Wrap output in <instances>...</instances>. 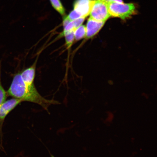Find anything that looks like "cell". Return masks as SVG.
I'll return each mask as SVG.
<instances>
[{"label":"cell","mask_w":157,"mask_h":157,"mask_svg":"<svg viewBox=\"0 0 157 157\" xmlns=\"http://www.w3.org/2000/svg\"><path fill=\"white\" fill-rule=\"evenodd\" d=\"M7 94L21 101L30 102L38 104L48 112V108L52 105H58L59 102L54 100L45 99L38 93L34 84H27L23 81L21 74H17L13 77L12 83Z\"/></svg>","instance_id":"cell-1"},{"label":"cell","mask_w":157,"mask_h":157,"mask_svg":"<svg viewBox=\"0 0 157 157\" xmlns=\"http://www.w3.org/2000/svg\"><path fill=\"white\" fill-rule=\"evenodd\" d=\"M21 102V100L15 98L5 101L0 108V119H4L8 114Z\"/></svg>","instance_id":"cell-6"},{"label":"cell","mask_w":157,"mask_h":157,"mask_svg":"<svg viewBox=\"0 0 157 157\" xmlns=\"http://www.w3.org/2000/svg\"><path fill=\"white\" fill-rule=\"evenodd\" d=\"M7 98V93L2 86V85L1 78V72H0V108L2 104L6 101Z\"/></svg>","instance_id":"cell-11"},{"label":"cell","mask_w":157,"mask_h":157,"mask_svg":"<svg viewBox=\"0 0 157 157\" xmlns=\"http://www.w3.org/2000/svg\"><path fill=\"white\" fill-rule=\"evenodd\" d=\"M107 3L111 17H119L124 20L136 14V8L134 4L116 2Z\"/></svg>","instance_id":"cell-2"},{"label":"cell","mask_w":157,"mask_h":157,"mask_svg":"<svg viewBox=\"0 0 157 157\" xmlns=\"http://www.w3.org/2000/svg\"><path fill=\"white\" fill-rule=\"evenodd\" d=\"M68 18L71 21H73L75 20L80 18L82 17V15L78 12L74 10L70 13L67 16Z\"/></svg>","instance_id":"cell-12"},{"label":"cell","mask_w":157,"mask_h":157,"mask_svg":"<svg viewBox=\"0 0 157 157\" xmlns=\"http://www.w3.org/2000/svg\"><path fill=\"white\" fill-rule=\"evenodd\" d=\"M86 28L85 25H81L78 28L75 29V40L79 41L84 38H86Z\"/></svg>","instance_id":"cell-8"},{"label":"cell","mask_w":157,"mask_h":157,"mask_svg":"<svg viewBox=\"0 0 157 157\" xmlns=\"http://www.w3.org/2000/svg\"><path fill=\"white\" fill-rule=\"evenodd\" d=\"M85 17H82L72 21L73 23L75 29H76L81 26L83 24L84 21L85 20Z\"/></svg>","instance_id":"cell-13"},{"label":"cell","mask_w":157,"mask_h":157,"mask_svg":"<svg viewBox=\"0 0 157 157\" xmlns=\"http://www.w3.org/2000/svg\"><path fill=\"white\" fill-rule=\"evenodd\" d=\"M36 61L35 63L30 67L21 72V78L25 83L29 85H33L35 76V67H36Z\"/></svg>","instance_id":"cell-7"},{"label":"cell","mask_w":157,"mask_h":157,"mask_svg":"<svg viewBox=\"0 0 157 157\" xmlns=\"http://www.w3.org/2000/svg\"><path fill=\"white\" fill-rule=\"evenodd\" d=\"M74 30L65 33L61 36L65 37L66 44L68 48H70L71 47L75 40Z\"/></svg>","instance_id":"cell-9"},{"label":"cell","mask_w":157,"mask_h":157,"mask_svg":"<svg viewBox=\"0 0 157 157\" xmlns=\"http://www.w3.org/2000/svg\"><path fill=\"white\" fill-rule=\"evenodd\" d=\"M90 17L95 20L105 21L111 17L106 2L105 1L95 0L90 13Z\"/></svg>","instance_id":"cell-3"},{"label":"cell","mask_w":157,"mask_h":157,"mask_svg":"<svg viewBox=\"0 0 157 157\" xmlns=\"http://www.w3.org/2000/svg\"><path fill=\"white\" fill-rule=\"evenodd\" d=\"M98 1H105V0H98Z\"/></svg>","instance_id":"cell-15"},{"label":"cell","mask_w":157,"mask_h":157,"mask_svg":"<svg viewBox=\"0 0 157 157\" xmlns=\"http://www.w3.org/2000/svg\"><path fill=\"white\" fill-rule=\"evenodd\" d=\"M52 6L56 10L62 15L65 14V12L63 6L60 0H50Z\"/></svg>","instance_id":"cell-10"},{"label":"cell","mask_w":157,"mask_h":157,"mask_svg":"<svg viewBox=\"0 0 157 157\" xmlns=\"http://www.w3.org/2000/svg\"><path fill=\"white\" fill-rule=\"evenodd\" d=\"M95 0H75L74 4V10L86 17L90 14Z\"/></svg>","instance_id":"cell-4"},{"label":"cell","mask_w":157,"mask_h":157,"mask_svg":"<svg viewBox=\"0 0 157 157\" xmlns=\"http://www.w3.org/2000/svg\"><path fill=\"white\" fill-rule=\"evenodd\" d=\"M105 23V21H98L90 17L86 26V38L89 39L95 36L102 28Z\"/></svg>","instance_id":"cell-5"},{"label":"cell","mask_w":157,"mask_h":157,"mask_svg":"<svg viewBox=\"0 0 157 157\" xmlns=\"http://www.w3.org/2000/svg\"><path fill=\"white\" fill-rule=\"evenodd\" d=\"M107 3L110 2H116L118 3H123V0H105Z\"/></svg>","instance_id":"cell-14"}]
</instances>
